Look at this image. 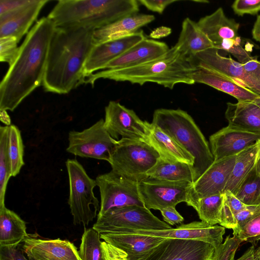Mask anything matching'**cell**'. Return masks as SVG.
<instances>
[{
  "instance_id": "6da1fadb",
  "label": "cell",
  "mask_w": 260,
  "mask_h": 260,
  "mask_svg": "<svg viewBox=\"0 0 260 260\" xmlns=\"http://www.w3.org/2000/svg\"><path fill=\"white\" fill-rule=\"evenodd\" d=\"M53 22L43 17L36 22L19 47L18 55L0 84V110L13 111L42 84Z\"/></svg>"
},
{
  "instance_id": "7a4b0ae2",
  "label": "cell",
  "mask_w": 260,
  "mask_h": 260,
  "mask_svg": "<svg viewBox=\"0 0 260 260\" xmlns=\"http://www.w3.org/2000/svg\"><path fill=\"white\" fill-rule=\"evenodd\" d=\"M94 31L83 27L55 28L42 83L46 91L66 94L84 84L85 63L94 46Z\"/></svg>"
},
{
  "instance_id": "3957f363",
  "label": "cell",
  "mask_w": 260,
  "mask_h": 260,
  "mask_svg": "<svg viewBox=\"0 0 260 260\" xmlns=\"http://www.w3.org/2000/svg\"><path fill=\"white\" fill-rule=\"evenodd\" d=\"M196 68L175 46L160 57L131 68L104 70L85 78L84 84L92 86L100 79L128 82L142 85L154 83L172 89L178 84H194L191 74Z\"/></svg>"
},
{
  "instance_id": "277c9868",
  "label": "cell",
  "mask_w": 260,
  "mask_h": 260,
  "mask_svg": "<svg viewBox=\"0 0 260 260\" xmlns=\"http://www.w3.org/2000/svg\"><path fill=\"white\" fill-rule=\"evenodd\" d=\"M136 0H60L48 17L56 27L96 30L119 19L138 13Z\"/></svg>"
},
{
  "instance_id": "5b68a950",
  "label": "cell",
  "mask_w": 260,
  "mask_h": 260,
  "mask_svg": "<svg viewBox=\"0 0 260 260\" xmlns=\"http://www.w3.org/2000/svg\"><path fill=\"white\" fill-rule=\"evenodd\" d=\"M153 124L173 138L193 157L194 182L213 163L208 143L193 119L180 109L160 108L153 114Z\"/></svg>"
},
{
  "instance_id": "8992f818",
  "label": "cell",
  "mask_w": 260,
  "mask_h": 260,
  "mask_svg": "<svg viewBox=\"0 0 260 260\" xmlns=\"http://www.w3.org/2000/svg\"><path fill=\"white\" fill-rule=\"evenodd\" d=\"M160 158L157 151L140 140L121 138L116 141L109 164L112 171L140 182Z\"/></svg>"
},
{
  "instance_id": "52a82bcc",
  "label": "cell",
  "mask_w": 260,
  "mask_h": 260,
  "mask_svg": "<svg viewBox=\"0 0 260 260\" xmlns=\"http://www.w3.org/2000/svg\"><path fill=\"white\" fill-rule=\"evenodd\" d=\"M69 182L68 204L75 225H88L100 210L99 201L93 189L95 179L90 178L83 166L75 158L66 161Z\"/></svg>"
},
{
  "instance_id": "ba28073f",
  "label": "cell",
  "mask_w": 260,
  "mask_h": 260,
  "mask_svg": "<svg viewBox=\"0 0 260 260\" xmlns=\"http://www.w3.org/2000/svg\"><path fill=\"white\" fill-rule=\"evenodd\" d=\"M92 228L102 234L114 233L122 229L163 230L172 228L145 207L132 206L113 209L98 216Z\"/></svg>"
},
{
  "instance_id": "9c48e42d",
  "label": "cell",
  "mask_w": 260,
  "mask_h": 260,
  "mask_svg": "<svg viewBox=\"0 0 260 260\" xmlns=\"http://www.w3.org/2000/svg\"><path fill=\"white\" fill-rule=\"evenodd\" d=\"M95 181L101 198L98 216L115 209L132 206L145 207L141 197L139 182L112 170L98 175Z\"/></svg>"
},
{
  "instance_id": "30bf717a",
  "label": "cell",
  "mask_w": 260,
  "mask_h": 260,
  "mask_svg": "<svg viewBox=\"0 0 260 260\" xmlns=\"http://www.w3.org/2000/svg\"><path fill=\"white\" fill-rule=\"evenodd\" d=\"M68 152L81 157L110 161L116 140L111 137L100 119L91 126L78 132L69 133Z\"/></svg>"
},
{
  "instance_id": "8fae6325",
  "label": "cell",
  "mask_w": 260,
  "mask_h": 260,
  "mask_svg": "<svg viewBox=\"0 0 260 260\" xmlns=\"http://www.w3.org/2000/svg\"><path fill=\"white\" fill-rule=\"evenodd\" d=\"M192 183L172 182L150 177L139 182L141 199L146 208L160 210L169 207H176L187 202L189 189Z\"/></svg>"
},
{
  "instance_id": "7c38bea8",
  "label": "cell",
  "mask_w": 260,
  "mask_h": 260,
  "mask_svg": "<svg viewBox=\"0 0 260 260\" xmlns=\"http://www.w3.org/2000/svg\"><path fill=\"white\" fill-rule=\"evenodd\" d=\"M105 127L111 137H119L145 141L148 134L149 123L142 120L132 109L119 102L110 101L105 109Z\"/></svg>"
},
{
  "instance_id": "4fadbf2b",
  "label": "cell",
  "mask_w": 260,
  "mask_h": 260,
  "mask_svg": "<svg viewBox=\"0 0 260 260\" xmlns=\"http://www.w3.org/2000/svg\"><path fill=\"white\" fill-rule=\"evenodd\" d=\"M214 250L200 240L165 238L139 260H212Z\"/></svg>"
},
{
  "instance_id": "5bb4252c",
  "label": "cell",
  "mask_w": 260,
  "mask_h": 260,
  "mask_svg": "<svg viewBox=\"0 0 260 260\" xmlns=\"http://www.w3.org/2000/svg\"><path fill=\"white\" fill-rule=\"evenodd\" d=\"M236 155L214 160L208 169L190 187L186 203L194 207L198 200L222 194L234 167Z\"/></svg>"
},
{
  "instance_id": "9a60e30c",
  "label": "cell",
  "mask_w": 260,
  "mask_h": 260,
  "mask_svg": "<svg viewBox=\"0 0 260 260\" xmlns=\"http://www.w3.org/2000/svg\"><path fill=\"white\" fill-rule=\"evenodd\" d=\"M114 233H124L186 240H196L212 244L215 248L222 243L225 228L210 225L202 221H193L181 224L175 229L163 230H146L122 229Z\"/></svg>"
},
{
  "instance_id": "2e32d148",
  "label": "cell",
  "mask_w": 260,
  "mask_h": 260,
  "mask_svg": "<svg viewBox=\"0 0 260 260\" xmlns=\"http://www.w3.org/2000/svg\"><path fill=\"white\" fill-rule=\"evenodd\" d=\"M260 140V133L250 132L228 125L209 138L214 160L236 155Z\"/></svg>"
},
{
  "instance_id": "e0dca14e",
  "label": "cell",
  "mask_w": 260,
  "mask_h": 260,
  "mask_svg": "<svg viewBox=\"0 0 260 260\" xmlns=\"http://www.w3.org/2000/svg\"><path fill=\"white\" fill-rule=\"evenodd\" d=\"M146 38L143 31L139 30L126 37L94 45L85 63V79L98 70H103L110 62Z\"/></svg>"
},
{
  "instance_id": "ac0fdd59",
  "label": "cell",
  "mask_w": 260,
  "mask_h": 260,
  "mask_svg": "<svg viewBox=\"0 0 260 260\" xmlns=\"http://www.w3.org/2000/svg\"><path fill=\"white\" fill-rule=\"evenodd\" d=\"M19 244L29 260H82L75 245L67 240L28 236Z\"/></svg>"
},
{
  "instance_id": "d6986e66",
  "label": "cell",
  "mask_w": 260,
  "mask_h": 260,
  "mask_svg": "<svg viewBox=\"0 0 260 260\" xmlns=\"http://www.w3.org/2000/svg\"><path fill=\"white\" fill-rule=\"evenodd\" d=\"M169 49L166 43L146 38L110 62L103 70L136 67L160 57Z\"/></svg>"
},
{
  "instance_id": "ffe728a7",
  "label": "cell",
  "mask_w": 260,
  "mask_h": 260,
  "mask_svg": "<svg viewBox=\"0 0 260 260\" xmlns=\"http://www.w3.org/2000/svg\"><path fill=\"white\" fill-rule=\"evenodd\" d=\"M48 0H33L18 10L0 15V38L15 37L18 42L29 32Z\"/></svg>"
},
{
  "instance_id": "44dd1931",
  "label": "cell",
  "mask_w": 260,
  "mask_h": 260,
  "mask_svg": "<svg viewBox=\"0 0 260 260\" xmlns=\"http://www.w3.org/2000/svg\"><path fill=\"white\" fill-rule=\"evenodd\" d=\"M195 83H202L230 94L238 102L253 101L260 96L235 80L203 67H196L191 74Z\"/></svg>"
},
{
  "instance_id": "7402d4cb",
  "label": "cell",
  "mask_w": 260,
  "mask_h": 260,
  "mask_svg": "<svg viewBox=\"0 0 260 260\" xmlns=\"http://www.w3.org/2000/svg\"><path fill=\"white\" fill-rule=\"evenodd\" d=\"M101 239L123 251L127 260H139L165 238L124 233H102Z\"/></svg>"
},
{
  "instance_id": "603a6c76",
  "label": "cell",
  "mask_w": 260,
  "mask_h": 260,
  "mask_svg": "<svg viewBox=\"0 0 260 260\" xmlns=\"http://www.w3.org/2000/svg\"><path fill=\"white\" fill-rule=\"evenodd\" d=\"M197 23L214 48L225 40H234L239 37L240 24L234 19L228 18L221 7L201 18Z\"/></svg>"
},
{
  "instance_id": "cb8c5ba5",
  "label": "cell",
  "mask_w": 260,
  "mask_h": 260,
  "mask_svg": "<svg viewBox=\"0 0 260 260\" xmlns=\"http://www.w3.org/2000/svg\"><path fill=\"white\" fill-rule=\"evenodd\" d=\"M154 19L153 15L138 13L123 17L95 30L93 34L94 45L136 33L140 28L149 24Z\"/></svg>"
},
{
  "instance_id": "d4e9b609",
  "label": "cell",
  "mask_w": 260,
  "mask_h": 260,
  "mask_svg": "<svg viewBox=\"0 0 260 260\" xmlns=\"http://www.w3.org/2000/svg\"><path fill=\"white\" fill-rule=\"evenodd\" d=\"M145 142L157 151L161 158L170 162H181L193 166L194 157L173 138L152 123H149Z\"/></svg>"
},
{
  "instance_id": "484cf974",
  "label": "cell",
  "mask_w": 260,
  "mask_h": 260,
  "mask_svg": "<svg viewBox=\"0 0 260 260\" xmlns=\"http://www.w3.org/2000/svg\"><path fill=\"white\" fill-rule=\"evenodd\" d=\"M194 67H203L228 76L245 87L243 64L231 57L221 55L211 48L198 53L191 61Z\"/></svg>"
},
{
  "instance_id": "4316f807",
  "label": "cell",
  "mask_w": 260,
  "mask_h": 260,
  "mask_svg": "<svg viewBox=\"0 0 260 260\" xmlns=\"http://www.w3.org/2000/svg\"><path fill=\"white\" fill-rule=\"evenodd\" d=\"M174 46L180 54L190 62L198 53L214 47L197 22L188 17L183 20L177 42Z\"/></svg>"
},
{
  "instance_id": "83f0119b",
  "label": "cell",
  "mask_w": 260,
  "mask_h": 260,
  "mask_svg": "<svg viewBox=\"0 0 260 260\" xmlns=\"http://www.w3.org/2000/svg\"><path fill=\"white\" fill-rule=\"evenodd\" d=\"M225 116L229 124L250 132L260 133V108L253 101L226 103Z\"/></svg>"
},
{
  "instance_id": "f1b7e54d",
  "label": "cell",
  "mask_w": 260,
  "mask_h": 260,
  "mask_svg": "<svg viewBox=\"0 0 260 260\" xmlns=\"http://www.w3.org/2000/svg\"><path fill=\"white\" fill-rule=\"evenodd\" d=\"M29 236L25 222L15 212L0 207V245H19Z\"/></svg>"
},
{
  "instance_id": "f546056e",
  "label": "cell",
  "mask_w": 260,
  "mask_h": 260,
  "mask_svg": "<svg viewBox=\"0 0 260 260\" xmlns=\"http://www.w3.org/2000/svg\"><path fill=\"white\" fill-rule=\"evenodd\" d=\"M260 157V140L237 154L234 167L224 191L233 194L237 187L256 166Z\"/></svg>"
},
{
  "instance_id": "4dcf8cb0",
  "label": "cell",
  "mask_w": 260,
  "mask_h": 260,
  "mask_svg": "<svg viewBox=\"0 0 260 260\" xmlns=\"http://www.w3.org/2000/svg\"><path fill=\"white\" fill-rule=\"evenodd\" d=\"M148 177L172 182H193L192 165L181 162H170L160 157L147 173Z\"/></svg>"
},
{
  "instance_id": "1f68e13d",
  "label": "cell",
  "mask_w": 260,
  "mask_h": 260,
  "mask_svg": "<svg viewBox=\"0 0 260 260\" xmlns=\"http://www.w3.org/2000/svg\"><path fill=\"white\" fill-rule=\"evenodd\" d=\"M223 199V193L200 199L193 208L197 212L201 221L210 225L220 224Z\"/></svg>"
},
{
  "instance_id": "d6a6232c",
  "label": "cell",
  "mask_w": 260,
  "mask_h": 260,
  "mask_svg": "<svg viewBox=\"0 0 260 260\" xmlns=\"http://www.w3.org/2000/svg\"><path fill=\"white\" fill-rule=\"evenodd\" d=\"M9 126L0 127V207L5 205V194L8 181L11 177L9 154Z\"/></svg>"
},
{
  "instance_id": "836d02e7",
  "label": "cell",
  "mask_w": 260,
  "mask_h": 260,
  "mask_svg": "<svg viewBox=\"0 0 260 260\" xmlns=\"http://www.w3.org/2000/svg\"><path fill=\"white\" fill-rule=\"evenodd\" d=\"M234 194L245 205H260V174L256 165L240 183Z\"/></svg>"
},
{
  "instance_id": "e575fe53",
  "label": "cell",
  "mask_w": 260,
  "mask_h": 260,
  "mask_svg": "<svg viewBox=\"0 0 260 260\" xmlns=\"http://www.w3.org/2000/svg\"><path fill=\"white\" fill-rule=\"evenodd\" d=\"M100 234L93 228L84 229L78 253L82 260H107Z\"/></svg>"
},
{
  "instance_id": "d590c367",
  "label": "cell",
  "mask_w": 260,
  "mask_h": 260,
  "mask_svg": "<svg viewBox=\"0 0 260 260\" xmlns=\"http://www.w3.org/2000/svg\"><path fill=\"white\" fill-rule=\"evenodd\" d=\"M9 142L11 176L16 177L24 165V147L21 132L17 126L13 124L9 125Z\"/></svg>"
},
{
  "instance_id": "8d00e7d4",
  "label": "cell",
  "mask_w": 260,
  "mask_h": 260,
  "mask_svg": "<svg viewBox=\"0 0 260 260\" xmlns=\"http://www.w3.org/2000/svg\"><path fill=\"white\" fill-rule=\"evenodd\" d=\"M247 206L230 190L224 191L219 224L225 228L234 229L237 214Z\"/></svg>"
},
{
  "instance_id": "74e56055",
  "label": "cell",
  "mask_w": 260,
  "mask_h": 260,
  "mask_svg": "<svg viewBox=\"0 0 260 260\" xmlns=\"http://www.w3.org/2000/svg\"><path fill=\"white\" fill-rule=\"evenodd\" d=\"M245 42V41L239 36L234 40L222 42L215 48L231 54L237 59V61L243 64L252 57L250 53L252 47H244Z\"/></svg>"
},
{
  "instance_id": "f35d334b",
  "label": "cell",
  "mask_w": 260,
  "mask_h": 260,
  "mask_svg": "<svg viewBox=\"0 0 260 260\" xmlns=\"http://www.w3.org/2000/svg\"><path fill=\"white\" fill-rule=\"evenodd\" d=\"M243 64L245 87L260 95V60L252 56Z\"/></svg>"
},
{
  "instance_id": "ab89813d",
  "label": "cell",
  "mask_w": 260,
  "mask_h": 260,
  "mask_svg": "<svg viewBox=\"0 0 260 260\" xmlns=\"http://www.w3.org/2000/svg\"><path fill=\"white\" fill-rule=\"evenodd\" d=\"M233 236L242 242L246 241L255 245V242L260 240V215L250 220L240 229L233 231Z\"/></svg>"
},
{
  "instance_id": "60d3db41",
  "label": "cell",
  "mask_w": 260,
  "mask_h": 260,
  "mask_svg": "<svg viewBox=\"0 0 260 260\" xmlns=\"http://www.w3.org/2000/svg\"><path fill=\"white\" fill-rule=\"evenodd\" d=\"M242 242L235 236H227L223 243L215 248L212 260H235L236 252Z\"/></svg>"
},
{
  "instance_id": "b9f144b4",
  "label": "cell",
  "mask_w": 260,
  "mask_h": 260,
  "mask_svg": "<svg viewBox=\"0 0 260 260\" xmlns=\"http://www.w3.org/2000/svg\"><path fill=\"white\" fill-rule=\"evenodd\" d=\"M18 41L14 37L0 38V61L6 62L9 66L16 59L19 51Z\"/></svg>"
},
{
  "instance_id": "7bdbcfd3",
  "label": "cell",
  "mask_w": 260,
  "mask_h": 260,
  "mask_svg": "<svg viewBox=\"0 0 260 260\" xmlns=\"http://www.w3.org/2000/svg\"><path fill=\"white\" fill-rule=\"evenodd\" d=\"M231 7L234 13L239 16L256 15L260 12V0H236Z\"/></svg>"
},
{
  "instance_id": "ee69618b",
  "label": "cell",
  "mask_w": 260,
  "mask_h": 260,
  "mask_svg": "<svg viewBox=\"0 0 260 260\" xmlns=\"http://www.w3.org/2000/svg\"><path fill=\"white\" fill-rule=\"evenodd\" d=\"M260 215V205H247L240 211L235 218V227L233 231L238 230L256 216Z\"/></svg>"
},
{
  "instance_id": "f6af8a7d",
  "label": "cell",
  "mask_w": 260,
  "mask_h": 260,
  "mask_svg": "<svg viewBox=\"0 0 260 260\" xmlns=\"http://www.w3.org/2000/svg\"><path fill=\"white\" fill-rule=\"evenodd\" d=\"M0 260H29L19 245H0Z\"/></svg>"
},
{
  "instance_id": "bcb514c9",
  "label": "cell",
  "mask_w": 260,
  "mask_h": 260,
  "mask_svg": "<svg viewBox=\"0 0 260 260\" xmlns=\"http://www.w3.org/2000/svg\"><path fill=\"white\" fill-rule=\"evenodd\" d=\"M178 0H138L140 5L146 8L148 10L162 14L169 5L179 2Z\"/></svg>"
},
{
  "instance_id": "7dc6e473",
  "label": "cell",
  "mask_w": 260,
  "mask_h": 260,
  "mask_svg": "<svg viewBox=\"0 0 260 260\" xmlns=\"http://www.w3.org/2000/svg\"><path fill=\"white\" fill-rule=\"evenodd\" d=\"M33 0H0V15L21 8Z\"/></svg>"
},
{
  "instance_id": "c3c4849f",
  "label": "cell",
  "mask_w": 260,
  "mask_h": 260,
  "mask_svg": "<svg viewBox=\"0 0 260 260\" xmlns=\"http://www.w3.org/2000/svg\"><path fill=\"white\" fill-rule=\"evenodd\" d=\"M164 220L170 225H175L184 221L183 217L174 207H169L160 210Z\"/></svg>"
},
{
  "instance_id": "681fc988",
  "label": "cell",
  "mask_w": 260,
  "mask_h": 260,
  "mask_svg": "<svg viewBox=\"0 0 260 260\" xmlns=\"http://www.w3.org/2000/svg\"><path fill=\"white\" fill-rule=\"evenodd\" d=\"M235 260H260V246L255 248V245H252L240 258Z\"/></svg>"
},
{
  "instance_id": "f907efd6",
  "label": "cell",
  "mask_w": 260,
  "mask_h": 260,
  "mask_svg": "<svg viewBox=\"0 0 260 260\" xmlns=\"http://www.w3.org/2000/svg\"><path fill=\"white\" fill-rule=\"evenodd\" d=\"M171 32V29L170 28L160 27L152 31L150 36L152 38L159 39L168 36Z\"/></svg>"
},
{
  "instance_id": "816d5d0a",
  "label": "cell",
  "mask_w": 260,
  "mask_h": 260,
  "mask_svg": "<svg viewBox=\"0 0 260 260\" xmlns=\"http://www.w3.org/2000/svg\"><path fill=\"white\" fill-rule=\"evenodd\" d=\"M251 34L253 39L260 43V14L256 17L252 29Z\"/></svg>"
},
{
  "instance_id": "f5cc1de1",
  "label": "cell",
  "mask_w": 260,
  "mask_h": 260,
  "mask_svg": "<svg viewBox=\"0 0 260 260\" xmlns=\"http://www.w3.org/2000/svg\"><path fill=\"white\" fill-rule=\"evenodd\" d=\"M0 119L6 125L9 126L11 125V119L7 111L0 110Z\"/></svg>"
},
{
  "instance_id": "db71d44e",
  "label": "cell",
  "mask_w": 260,
  "mask_h": 260,
  "mask_svg": "<svg viewBox=\"0 0 260 260\" xmlns=\"http://www.w3.org/2000/svg\"><path fill=\"white\" fill-rule=\"evenodd\" d=\"M253 102L260 108V96L256 98Z\"/></svg>"
},
{
  "instance_id": "11a10c76",
  "label": "cell",
  "mask_w": 260,
  "mask_h": 260,
  "mask_svg": "<svg viewBox=\"0 0 260 260\" xmlns=\"http://www.w3.org/2000/svg\"><path fill=\"white\" fill-rule=\"evenodd\" d=\"M256 167H257V171H258L259 174H260V157L256 164Z\"/></svg>"
}]
</instances>
